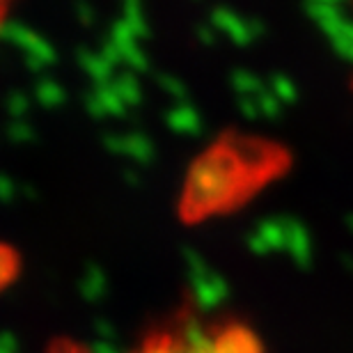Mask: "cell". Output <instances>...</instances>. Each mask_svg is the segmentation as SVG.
<instances>
[{"instance_id":"obj_1","label":"cell","mask_w":353,"mask_h":353,"mask_svg":"<svg viewBox=\"0 0 353 353\" xmlns=\"http://www.w3.org/2000/svg\"><path fill=\"white\" fill-rule=\"evenodd\" d=\"M55 353H90L85 349H58ZM126 353H259V344L239 326L183 323L179 328L152 335L138 349Z\"/></svg>"}]
</instances>
